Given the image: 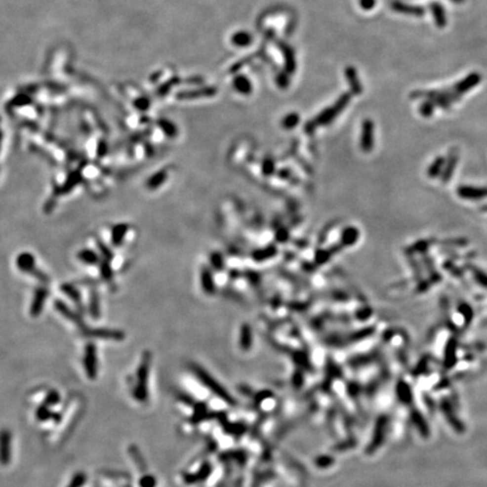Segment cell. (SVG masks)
<instances>
[{
    "mask_svg": "<svg viewBox=\"0 0 487 487\" xmlns=\"http://www.w3.org/2000/svg\"><path fill=\"white\" fill-rule=\"evenodd\" d=\"M52 415H53V413L50 410V407L46 406L45 404L40 406L37 410V417L40 421L50 420V418H52Z\"/></svg>",
    "mask_w": 487,
    "mask_h": 487,
    "instance_id": "cb8c5ba5",
    "label": "cell"
},
{
    "mask_svg": "<svg viewBox=\"0 0 487 487\" xmlns=\"http://www.w3.org/2000/svg\"><path fill=\"white\" fill-rule=\"evenodd\" d=\"M151 363V353L146 351L142 354V359L137 371V385L133 388V397L138 402L146 403L149 397L148 391V379H149V370Z\"/></svg>",
    "mask_w": 487,
    "mask_h": 487,
    "instance_id": "6da1fadb",
    "label": "cell"
},
{
    "mask_svg": "<svg viewBox=\"0 0 487 487\" xmlns=\"http://www.w3.org/2000/svg\"><path fill=\"white\" fill-rule=\"evenodd\" d=\"M105 154H106V146L104 145V143H102V145L98 147L97 155H98V157H103V156Z\"/></svg>",
    "mask_w": 487,
    "mask_h": 487,
    "instance_id": "1f68e13d",
    "label": "cell"
},
{
    "mask_svg": "<svg viewBox=\"0 0 487 487\" xmlns=\"http://www.w3.org/2000/svg\"><path fill=\"white\" fill-rule=\"evenodd\" d=\"M299 121H300V119H299V115L297 113H291V114L286 115V117L283 119L282 124H283V126L285 127V129H292V127H294L295 125L298 124Z\"/></svg>",
    "mask_w": 487,
    "mask_h": 487,
    "instance_id": "7402d4cb",
    "label": "cell"
},
{
    "mask_svg": "<svg viewBox=\"0 0 487 487\" xmlns=\"http://www.w3.org/2000/svg\"><path fill=\"white\" fill-rule=\"evenodd\" d=\"M89 314L93 319L101 318V299L96 290H93L89 294Z\"/></svg>",
    "mask_w": 487,
    "mask_h": 487,
    "instance_id": "5bb4252c",
    "label": "cell"
},
{
    "mask_svg": "<svg viewBox=\"0 0 487 487\" xmlns=\"http://www.w3.org/2000/svg\"><path fill=\"white\" fill-rule=\"evenodd\" d=\"M361 148L365 151H370L373 148V123L370 120H365L362 125L361 133Z\"/></svg>",
    "mask_w": 487,
    "mask_h": 487,
    "instance_id": "30bf717a",
    "label": "cell"
},
{
    "mask_svg": "<svg viewBox=\"0 0 487 487\" xmlns=\"http://www.w3.org/2000/svg\"><path fill=\"white\" fill-rule=\"evenodd\" d=\"M129 225L127 223H119V225L114 226V228L112 229V244L114 246H121L123 241H124L125 235L127 231H129Z\"/></svg>",
    "mask_w": 487,
    "mask_h": 487,
    "instance_id": "7c38bea8",
    "label": "cell"
},
{
    "mask_svg": "<svg viewBox=\"0 0 487 487\" xmlns=\"http://www.w3.org/2000/svg\"><path fill=\"white\" fill-rule=\"evenodd\" d=\"M1 140H2V132L1 129H0V148H1Z\"/></svg>",
    "mask_w": 487,
    "mask_h": 487,
    "instance_id": "d6a6232c",
    "label": "cell"
},
{
    "mask_svg": "<svg viewBox=\"0 0 487 487\" xmlns=\"http://www.w3.org/2000/svg\"><path fill=\"white\" fill-rule=\"evenodd\" d=\"M359 3L363 10H371L376 5V0H359Z\"/></svg>",
    "mask_w": 487,
    "mask_h": 487,
    "instance_id": "4dcf8cb0",
    "label": "cell"
},
{
    "mask_svg": "<svg viewBox=\"0 0 487 487\" xmlns=\"http://www.w3.org/2000/svg\"><path fill=\"white\" fill-rule=\"evenodd\" d=\"M346 78H347V81H349L350 86L352 87V89H353L354 93L355 94L361 93L362 87L360 85V82H359V81H358L357 71H355L354 68H352V67L347 68V69H346Z\"/></svg>",
    "mask_w": 487,
    "mask_h": 487,
    "instance_id": "ffe728a7",
    "label": "cell"
},
{
    "mask_svg": "<svg viewBox=\"0 0 487 487\" xmlns=\"http://www.w3.org/2000/svg\"><path fill=\"white\" fill-rule=\"evenodd\" d=\"M11 460V432L2 429L0 431V465L7 466Z\"/></svg>",
    "mask_w": 487,
    "mask_h": 487,
    "instance_id": "8992f818",
    "label": "cell"
},
{
    "mask_svg": "<svg viewBox=\"0 0 487 487\" xmlns=\"http://www.w3.org/2000/svg\"><path fill=\"white\" fill-rule=\"evenodd\" d=\"M97 247L99 249V253H101L102 256L106 259V261H111L112 258L114 257L113 251L111 250V248L106 244H104L102 241H97Z\"/></svg>",
    "mask_w": 487,
    "mask_h": 487,
    "instance_id": "484cf974",
    "label": "cell"
},
{
    "mask_svg": "<svg viewBox=\"0 0 487 487\" xmlns=\"http://www.w3.org/2000/svg\"><path fill=\"white\" fill-rule=\"evenodd\" d=\"M161 127H162V130L165 132L168 137H175V135L177 134V129L175 127V125L173 124V123H170L168 121H162L161 122Z\"/></svg>",
    "mask_w": 487,
    "mask_h": 487,
    "instance_id": "f1b7e54d",
    "label": "cell"
},
{
    "mask_svg": "<svg viewBox=\"0 0 487 487\" xmlns=\"http://www.w3.org/2000/svg\"><path fill=\"white\" fill-rule=\"evenodd\" d=\"M139 485H140V487H156L157 481H156V477L153 476V475L145 474L141 477V480L139 481Z\"/></svg>",
    "mask_w": 487,
    "mask_h": 487,
    "instance_id": "f546056e",
    "label": "cell"
},
{
    "mask_svg": "<svg viewBox=\"0 0 487 487\" xmlns=\"http://www.w3.org/2000/svg\"><path fill=\"white\" fill-rule=\"evenodd\" d=\"M81 334L86 337H95V338H104V340H114V341H122L124 340L125 334L122 330L119 329H111V328H86L81 330Z\"/></svg>",
    "mask_w": 487,
    "mask_h": 487,
    "instance_id": "5b68a950",
    "label": "cell"
},
{
    "mask_svg": "<svg viewBox=\"0 0 487 487\" xmlns=\"http://www.w3.org/2000/svg\"><path fill=\"white\" fill-rule=\"evenodd\" d=\"M47 297H49V290L45 286H40V288L34 291L33 300H32L30 308V314L32 317L37 318L41 315Z\"/></svg>",
    "mask_w": 487,
    "mask_h": 487,
    "instance_id": "ba28073f",
    "label": "cell"
},
{
    "mask_svg": "<svg viewBox=\"0 0 487 487\" xmlns=\"http://www.w3.org/2000/svg\"><path fill=\"white\" fill-rule=\"evenodd\" d=\"M215 93V90L212 89V88H207V89H202V90H200V91H195V93H185V94H181V95H178V97H183V98H190V97H197V96H210V95H213Z\"/></svg>",
    "mask_w": 487,
    "mask_h": 487,
    "instance_id": "83f0119b",
    "label": "cell"
},
{
    "mask_svg": "<svg viewBox=\"0 0 487 487\" xmlns=\"http://www.w3.org/2000/svg\"><path fill=\"white\" fill-rule=\"evenodd\" d=\"M201 283L202 288L205 293H213L214 292V283L212 280V275L209 272V270L203 269L201 273Z\"/></svg>",
    "mask_w": 487,
    "mask_h": 487,
    "instance_id": "d6986e66",
    "label": "cell"
},
{
    "mask_svg": "<svg viewBox=\"0 0 487 487\" xmlns=\"http://www.w3.org/2000/svg\"><path fill=\"white\" fill-rule=\"evenodd\" d=\"M349 99H350L349 95H343L334 106L329 107L328 110L322 112V113L318 115L317 119L315 120V124H327V123L333 121V120L341 113L342 110H344L346 104L349 103Z\"/></svg>",
    "mask_w": 487,
    "mask_h": 487,
    "instance_id": "277c9868",
    "label": "cell"
},
{
    "mask_svg": "<svg viewBox=\"0 0 487 487\" xmlns=\"http://www.w3.org/2000/svg\"><path fill=\"white\" fill-rule=\"evenodd\" d=\"M16 266L21 272L31 274L32 277L37 278L40 282L44 283V284H47L50 282V278L35 266L34 255L29 253V251H23L22 254L18 255L17 258H16Z\"/></svg>",
    "mask_w": 487,
    "mask_h": 487,
    "instance_id": "7a4b0ae2",
    "label": "cell"
},
{
    "mask_svg": "<svg viewBox=\"0 0 487 487\" xmlns=\"http://www.w3.org/2000/svg\"><path fill=\"white\" fill-rule=\"evenodd\" d=\"M86 480H87L86 474L79 472L77 474H75V476L73 477V480H71L68 487H82L83 484L86 483Z\"/></svg>",
    "mask_w": 487,
    "mask_h": 487,
    "instance_id": "d4e9b609",
    "label": "cell"
},
{
    "mask_svg": "<svg viewBox=\"0 0 487 487\" xmlns=\"http://www.w3.org/2000/svg\"><path fill=\"white\" fill-rule=\"evenodd\" d=\"M233 86L234 88L236 89V91H238V93L242 95H249L251 93V89H253L251 82L249 81L248 78L245 77V76H237V77L234 79Z\"/></svg>",
    "mask_w": 487,
    "mask_h": 487,
    "instance_id": "9a60e30c",
    "label": "cell"
},
{
    "mask_svg": "<svg viewBox=\"0 0 487 487\" xmlns=\"http://www.w3.org/2000/svg\"><path fill=\"white\" fill-rule=\"evenodd\" d=\"M83 366H85L86 374L90 380H94L97 377L98 362H97V350L93 343H88L85 347V355H83Z\"/></svg>",
    "mask_w": 487,
    "mask_h": 487,
    "instance_id": "3957f363",
    "label": "cell"
},
{
    "mask_svg": "<svg viewBox=\"0 0 487 487\" xmlns=\"http://www.w3.org/2000/svg\"><path fill=\"white\" fill-rule=\"evenodd\" d=\"M358 237H359L358 230L354 228H349L345 230L344 235H343V242H344L345 245H353V243L357 241Z\"/></svg>",
    "mask_w": 487,
    "mask_h": 487,
    "instance_id": "603a6c76",
    "label": "cell"
},
{
    "mask_svg": "<svg viewBox=\"0 0 487 487\" xmlns=\"http://www.w3.org/2000/svg\"><path fill=\"white\" fill-rule=\"evenodd\" d=\"M167 177H168V173H167L166 169L158 170L157 173L153 174L149 178H148V181L146 183L147 189L150 191L157 190L158 187H161L162 184H165Z\"/></svg>",
    "mask_w": 487,
    "mask_h": 487,
    "instance_id": "8fae6325",
    "label": "cell"
},
{
    "mask_svg": "<svg viewBox=\"0 0 487 487\" xmlns=\"http://www.w3.org/2000/svg\"><path fill=\"white\" fill-rule=\"evenodd\" d=\"M129 454H130V457L132 458L134 464L137 465L139 470H140L141 473H146L147 472V464H146L145 459H143V457H142L140 450H139L137 446L132 445V446H129Z\"/></svg>",
    "mask_w": 487,
    "mask_h": 487,
    "instance_id": "2e32d148",
    "label": "cell"
},
{
    "mask_svg": "<svg viewBox=\"0 0 487 487\" xmlns=\"http://www.w3.org/2000/svg\"><path fill=\"white\" fill-rule=\"evenodd\" d=\"M60 394L58 393L57 390H51L47 393L46 395V397L44 399V404L46 406H55L57 404H59V402H60Z\"/></svg>",
    "mask_w": 487,
    "mask_h": 487,
    "instance_id": "4316f807",
    "label": "cell"
},
{
    "mask_svg": "<svg viewBox=\"0 0 487 487\" xmlns=\"http://www.w3.org/2000/svg\"><path fill=\"white\" fill-rule=\"evenodd\" d=\"M77 257L78 259L81 262H82L83 264H87V265H97L99 264V255H97L96 251H94V250H91L89 248H85V249H81V250H79L78 251V254H77Z\"/></svg>",
    "mask_w": 487,
    "mask_h": 487,
    "instance_id": "4fadbf2b",
    "label": "cell"
},
{
    "mask_svg": "<svg viewBox=\"0 0 487 487\" xmlns=\"http://www.w3.org/2000/svg\"><path fill=\"white\" fill-rule=\"evenodd\" d=\"M54 308L59 314H61L63 317L68 319V321L73 322L75 325H77V327L81 330L86 328V326H85L86 324H85V322H83L81 315L77 314L73 309H70L69 307H68L67 303H65L61 300H57L54 302Z\"/></svg>",
    "mask_w": 487,
    "mask_h": 487,
    "instance_id": "52a82bcc",
    "label": "cell"
},
{
    "mask_svg": "<svg viewBox=\"0 0 487 487\" xmlns=\"http://www.w3.org/2000/svg\"><path fill=\"white\" fill-rule=\"evenodd\" d=\"M101 264V275H102V278L104 279V280L107 281V282H111L112 280H113V270H112V267L110 265V261H104V262H101L99 263Z\"/></svg>",
    "mask_w": 487,
    "mask_h": 487,
    "instance_id": "44dd1931",
    "label": "cell"
},
{
    "mask_svg": "<svg viewBox=\"0 0 487 487\" xmlns=\"http://www.w3.org/2000/svg\"><path fill=\"white\" fill-rule=\"evenodd\" d=\"M81 181V173L79 170H75L73 173L69 174V176L67 177L66 182L63 183L61 186H59L53 191L54 198L59 197V195H65L70 193L71 191H74V189L77 186L79 183Z\"/></svg>",
    "mask_w": 487,
    "mask_h": 487,
    "instance_id": "9c48e42d",
    "label": "cell"
},
{
    "mask_svg": "<svg viewBox=\"0 0 487 487\" xmlns=\"http://www.w3.org/2000/svg\"><path fill=\"white\" fill-rule=\"evenodd\" d=\"M61 291L63 293H66L68 297H69L71 300L76 303V305H77L78 307H81V294L75 285L70 284V283H65V284L61 285Z\"/></svg>",
    "mask_w": 487,
    "mask_h": 487,
    "instance_id": "ac0fdd59",
    "label": "cell"
},
{
    "mask_svg": "<svg viewBox=\"0 0 487 487\" xmlns=\"http://www.w3.org/2000/svg\"><path fill=\"white\" fill-rule=\"evenodd\" d=\"M251 41H253V38H251V35L246 31H239L231 37V43L238 47L248 46Z\"/></svg>",
    "mask_w": 487,
    "mask_h": 487,
    "instance_id": "e0dca14e",
    "label": "cell"
}]
</instances>
